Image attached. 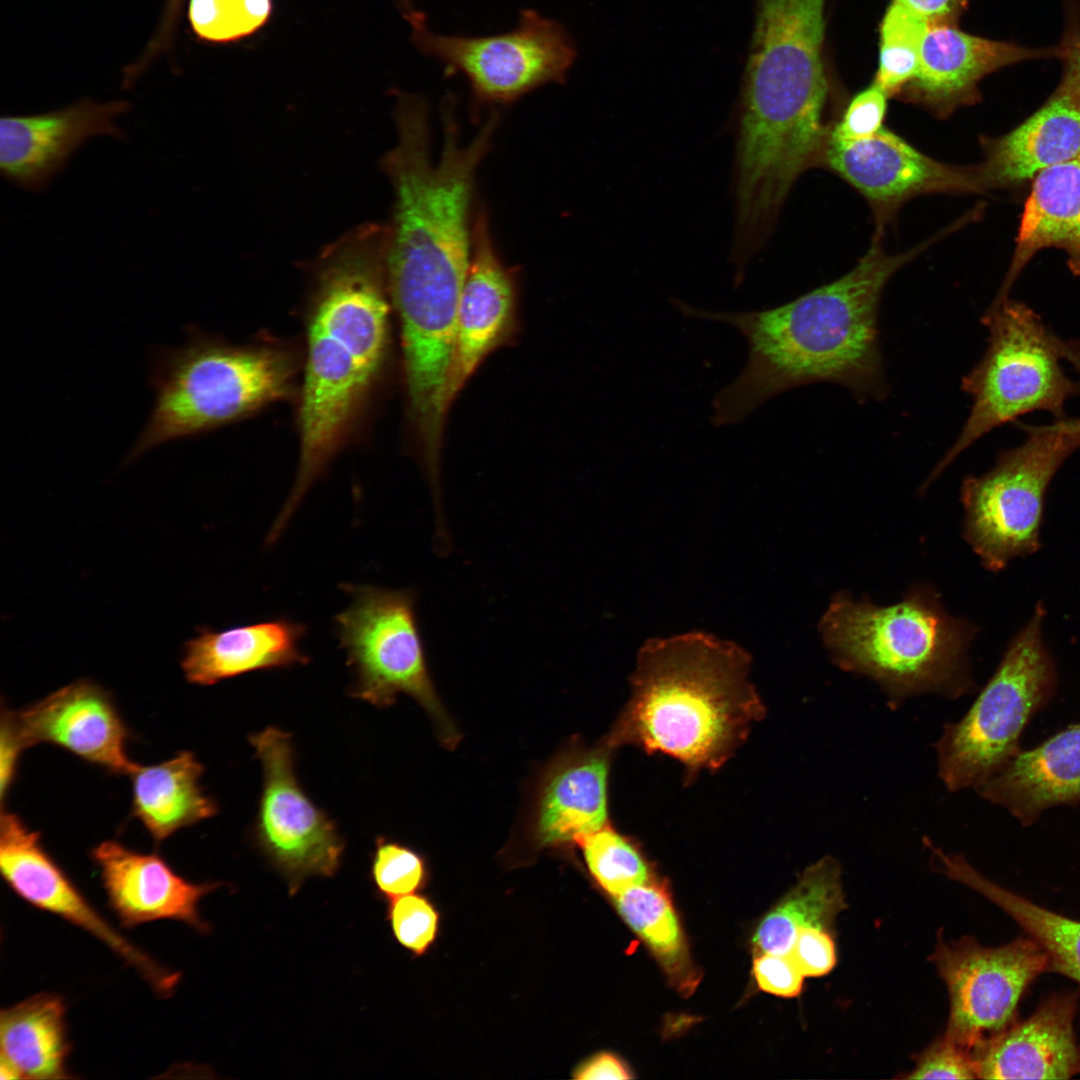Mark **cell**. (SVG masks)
Returning a JSON list of instances; mask_svg holds the SVG:
<instances>
[{"label": "cell", "instance_id": "42", "mask_svg": "<svg viewBox=\"0 0 1080 1080\" xmlns=\"http://www.w3.org/2000/svg\"><path fill=\"white\" fill-rule=\"evenodd\" d=\"M23 743L14 730L6 712L2 713L0 736V792L2 803L15 777Z\"/></svg>", "mask_w": 1080, "mask_h": 1080}, {"label": "cell", "instance_id": "36", "mask_svg": "<svg viewBox=\"0 0 1080 1080\" xmlns=\"http://www.w3.org/2000/svg\"><path fill=\"white\" fill-rule=\"evenodd\" d=\"M387 920L397 942L416 956L430 948L438 933L439 914L421 895L412 893L389 899Z\"/></svg>", "mask_w": 1080, "mask_h": 1080}, {"label": "cell", "instance_id": "32", "mask_svg": "<svg viewBox=\"0 0 1080 1080\" xmlns=\"http://www.w3.org/2000/svg\"><path fill=\"white\" fill-rule=\"evenodd\" d=\"M929 23L897 0L880 24L879 64L875 83L888 97L898 96L914 78Z\"/></svg>", "mask_w": 1080, "mask_h": 1080}, {"label": "cell", "instance_id": "3", "mask_svg": "<svg viewBox=\"0 0 1080 1080\" xmlns=\"http://www.w3.org/2000/svg\"><path fill=\"white\" fill-rule=\"evenodd\" d=\"M387 226L347 233L321 257L307 325L300 455L281 512L292 517L343 441L385 359Z\"/></svg>", "mask_w": 1080, "mask_h": 1080}, {"label": "cell", "instance_id": "22", "mask_svg": "<svg viewBox=\"0 0 1080 1080\" xmlns=\"http://www.w3.org/2000/svg\"><path fill=\"white\" fill-rule=\"evenodd\" d=\"M982 162L973 165L981 193L1016 189L1042 171L1080 154V94L1061 80L1043 105L1017 127L981 138Z\"/></svg>", "mask_w": 1080, "mask_h": 1080}, {"label": "cell", "instance_id": "5", "mask_svg": "<svg viewBox=\"0 0 1080 1080\" xmlns=\"http://www.w3.org/2000/svg\"><path fill=\"white\" fill-rule=\"evenodd\" d=\"M818 630L832 662L876 682L894 707L914 696L955 699L976 688L968 661L976 627L948 614L928 584L887 606L838 592Z\"/></svg>", "mask_w": 1080, "mask_h": 1080}, {"label": "cell", "instance_id": "8", "mask_svg": "<svg viewBox=\"0 0 1080 1080\" xmlns=\"http://www.w3.org/2000/svg\"><path fill=\"white\" fill-rule=\"evenodd\" d=\"M1042 602L1010 641L970 709L945 725L936 741L938 776L952 792L977 790L1020 751L1023 731L1057 688L1054 660L1043 641Z\"/></svg>", "mask_w": 1080, "mask_h": 1080}, {"label": "cell", "instance_id": "47", "mask_svg": "<svg viewBox=\"0 0 1080 1080\" xmlns=\"http://www.w3.org/2000/svg\"><path fill=\"white\" fill-rule=\"evenodd\" d=\"M394 1L409 24L425 18V16L415 8L413 0Z\"/></svg>", "mask_w": 1080, "mask_h": 1080}, {"label": "cell", "instance_id": "43", "mask_svg": "<svg viewBox=\"0 0 1080 1080\" xmlns=\"http://www.w3.org/2000/svg\"><path fill=\"white\" fill-rule=\"evenodd\" d=\"M923 17L929 25L955 24L966 0H897Z\"/></svg>", "mask_w": 1080, "mask_h": 1080}, {"label": "cell", "instance_id": "48", "mask_svg": "<svg viewBox=\"0 0 1080 1080\" xmlns=\"http://www.w3.org/2000/svg\"><path fill=\"white\" fill-rule=\"evenodd\" d=\"M741 104H743V103H741ZM743 105H748V106H758V107H771V108H780V109H786V110H793V111H798V112H803V113H810V114H824V113H811V112H804V111H799V110H794V109H789V108H781V107H774V106H760V105H749V104H743Z\"/></svg>", "mask_w": 1080, "mask_h": 1080}, {"label": "cell", "instance_id": "12", "mask_svg": "<svg viewBox=\"0 0 1080 1080\" xmlns=\"http://www.w3.org/2000/svg\"><path fill=\"white\" fill-rule=\"evenodd\" d=\"M249 741L263 771L254 840L293 895L310 876L332 877L345 844L335 823L302 790L291 736L267 727Z\"/></svg>", "mask_w": 1080, "mask_h": 1080}, {"label": "cell", "instance_id": "19", "mask_svg": "<svg viewBox=\"0 0 1080 1080\" xmlns=\"http://www.w3.org/2000/svg\"><path fill=\"white\" fill-rule=\"evenodd\" d=\"M1057 56L1056 49H1031L981 38L955 24L929 25L922 41L914 78L898 94L944 118L962 106L975 104L979 82L1005 66L1028 59Z\"/></svg>", "mask_w": 1080, "mask_h": 1080}, {"label": "cell", "instance_id": "45", "mask_svg": "<svg viewBox=\"0 0 1080 1080\" xmlns=\"http://www.w3.org/2000/svg\"><path fill=\"white\" fill-rule=\"evenodd\" d=\"M182 2L183 0H166L159 28L152 40L156 48L164 49L171 41Z\"/></svg>", "mask_w": 1080, "mask_h": 1080}, {"label": "cell", "instance_id": "9", "mask_svg": "<svg viewBox=\"0 0 1080 1080\" xmlns=\"http://www.w3.org/2000/svg\"><path fill=\"white\" fill-rule=\"evenodd\" d=\"M1019 427L1026 440L1001 451L986 473L967 476L960 490L963 537L992 572L1039 549L1047 488L1080 448V434L1067 416L1047 425Z\"/></svg>", "mask_w": 1080, "mask_h": 1080}, {"label": "cell", "instance_id": "35", "mask_svg": "<svg viewBox=\"0 0 1080 1080\" xmlns=\"http://www.w3.org/2000/svg\"><path fill=\"white\" fill-rule=\"evenodd\" d=\"M370 874L377 895L389 900L422 888L427 870L423 857L416 851L385 837H378Z\"/></svg>", "mask_w": 1080, "mask_h": 1080}, {"label": "cell", "instance_id": "4", "mask_svg": "<svg viewBox=\"0 0 1080 1080\" xmlns=\"http://www.w3.org/2000/svg\"><path fill=\"white\" fill-rule=\"evenodd\" d=\"M737 644L693 631L645 642L631 694L605 740L679 761L688 778L722 767L766 714Z\"/></svg>", "mask_w": 1080, "mask_h": 1080}, {"label": "cell", "instance_id": "41", "mask_svg": "<svg viewBox=\"0 0 1080 1080\" xmlns=\"http://www.w3.org/2000/svg\"><path fill=\"white\" fill-rule=\"evenodd\" d=\"M1062 59V80L1080 94V0H1071L1063 39L1057 47Z\"/></svg>", "mask_w": 1080, "mask_h": 1080}, {"label": "cell", "instance_id": "26", "mask_svg": "<svg viewBox=\"0 0 1080 1080\" xmlns=\"http://www.w3.org/2000/svg\"><path fill=\"white\" fill-rule=\"evenodd\" d=\"M1051 247L1065 251L1070 270L1080 276V154L1033 180L1012 261L995 299L1009 297L1029 260Z\"/></svg>", "mask_w": 1080, "mask_h": 1080}, {"label": "cell", "instance_id": "44", "mask_svg": "<svg viewBox=\"0 0 1080 1080\" xmlns=\"http://www.w3.org/2000/svg\"><path fill=\"white\" fill-rule=\"evenodd\" d=\"M574 1078L580 1080L629 1079L631 1075L625 1065L609 1053H601L579 1066Z\"/></svg>", "mask_w": 1080, "mask_h": 1080}, {"label": "cell", "instance_id": "14", "mask_svg": "<svg viewBox=\"0 0 1080 1080\" xmlns=\"http://www.w3.org/2000/svg\"><path fill=\"white\" fill-rule=\"evenodd\" d=\"M0 870L17 896L95 937L133 968L159 996L168 997L175 992L180 974L116 930L45 850L40 834L18 815L4 809L0 819Z\"/></svg>", "mask_w": 1080, "mask_h": 1080}, {"label": "cell", "instance_id": "40", "mask_svg": "<svg viewBox=\"0 0 1080 1080\" xmlns=\"http://www.w3.org/2000/svg\"><path fill=\"white\" fill-rule=\"evenodd\" d=\"M753 972L763 991L781 997L799 995L805 977L789 955L777 953H761L754 960Z\"/></svg>", "mask_w": 1080, "mask_h": 1080}, {"label": "cell", "instance_id": "34", "mask_svg": "<svg viewBox=\"0 0 1080 1080\" xmlns=\"http://www.w3.org/2000/svg\"><path fill=\"white\" fill-rule=\"evenodd\" d=\"M271 12L272 0H190L188 18L199 38L226 43L259 30Z\"/></svg>", "mask_w": 1080, "mask_h": 1080}, {"label": "cell", "instance_id": "33", "mask_svg": "<svg viewBox=\"0 0 1080 1080\" xmlns=\"http://www.w3.org/2000/svg\"><path fill=\"white\" fill-rule=\"evenodd\" d=\"M578 845L594 879L614 897L651 881L649 866L639 849L609 823L582 838Z\"/></svg>", "mask_w": 1080, "mask_h": 1080}, {"label": "cell", "instance_id": "28", "mask_svg": "<svg viewBox=\"0 0 1080 1080\" xmlns=\"http://www.w3.org/2000/svg\"><path fill=\"white\" fill-rule=\"evenodd\" d=\"M927 847L936 871L978 892L1001 908L1045 952L1050 971L1080 984V921L1046 909L996 884L961 855L947 853L932 842Z\"/></svg>", "mask_w": 1080, "mask_h": 1080}, {"label": "cell", "instance_id": "17", "mask_svg": "<svg viewBox=\"0 0 1080 1080\" xmlns=\"http://www.w3.org/2000/svg\"><path fill=\"white\" fill-rule=\"evenodd\" d=\"M516 315L515 278L496 252L486 212L479 211L472 225L471 257L445 389L447 412L484 359L511 337Z\"/></svg>", "mask_w": 1080, "mask_h": 1080}, {"label": "cell", "instance_id": "20", "mask_svg": "<svg viewBox=\"0 0 1080 1080\" xmlns=\"http://www.w3.org/2000/svg\"><path fill=\"white\" fill-rule=\"evenodd\" d=\"M92 858L109 903L123 926L173 920L200 933L210 930L199 905L221 882H191L159 855L140 853L114 840L98 844Z\"/></svg>", "mask_w": 1080, "mask_h": 1080}, {"label": "cell", "instance_id": "6", "mask_svg": "<svg viewBox=\"0 0 1080 1080\" xmlns=\"http://www.w3.org/2000/svg\"><path fill=\"white\" fill-rule=\"evenodd\" d=\"M294 368L286 352L231 346L190 328L185 345L156 354L151 374L155 403L129 461L286 397Z\"/></svg>", "mask_w": 1080, "mask_h": 1080}, {"label": "cell", "instance_id": "16", "mask_svg": "<svg viewBox=\"0 0 1080 1080\" xmlns=\"http://www.w3.org/2000/svg\"><path fill=\"white\" fill-rule=\"evenodd\" d=\"M24 747L65 749L111 773L130 775L128 730L111 696L90 680L70 683L22 711L6 712Z\"/></svg>", "mask_w": 1080, "mask_h": 1080}, {"label": "cell", "instance_id": "21", "mask_svg": "<svg viewBox=\"0 0 1080 1080\" xmlns=\"http://www.w3.org/2000/svg\"><path fill=\"white\" fill-rule=\"evenodd\" d=\"M1079 993L1042 1000L1023 1021H1013L973 1053L980 1079H1069L1080 1073L1074 1020Z\"/></svg>", "mask_w": 1080, "mask_h": 1080}, {"label": "cell", "instance_id": "39", "mask_svg": "<svg viewBox=\"0 0 1080 1080\" xmlns=\"http://www.w3.org/2000/svg\"><path fill=\"white\" fill-rule=\"evenodd\" d=\"M788 955L805 977L824 976L837 961L831 932L816 927L801 929Z\"/></svg>", "mask_w": 1080, "mask_h": 1080}, {"label": "cell", "instance_id": "31", "mask_svg": "<svg viewBox=\"0 0 1080 1080\" xmlns=\"http://www.w3.org/2000/svg\"><path fill=\"white\" fill-rule=\"evenodd\" d=\"M627 924L646 942L681 988L695 984L681 928L666 889L649 881L616 896Z\"/></svg>", "mask_w": 1080, "mask_h": 1080}, {"label": "cell", "instance_id": "13", "mask_svg": "<svg viewBox=\"0 0 1080 1080\" xmlns=\"http://www.w3.org/2000/svg\"><path fill=\"white\" fill-rule=\"evenodd\" d=\"M930 961L949 995L944 1035L972 1055L1015 1020L1027 988L1050 971L1047 955L1027 935L996 947L971 936L950 942L939 937Z\"/></svg>", "mask_w": 1080, "mask_h": 1080}, {"label": "cell", "instance_id": "27", "mask_svg": "<svg viewBox=\"0 0 1080 1080\" xmlns=\"http://www.w3.org/2000/svg\"><path fill=\"white\" fill-rule=\"evenodd\" d=\"M204 767L189 751L153 765L138 764L132 781V814L160 843L182 828L217 813L215 801L199 785Z\"/></svg>", "mask_w": 1080, "mask_h": 1080}, {"label": "cell", "instance_id": "46", "mask_svg": "<svg viewBox=\"0 0 1080 1080\" xmlns=\"http://www.w3.org/2000/svg\"><path fill=\"white\" fill-rule=\"evenodd\" d=\"M1057 347L1062 359L1066 360L1079 376L1080 386V337L1075 339L1064 340L1057 336ZM1069 422L1072 427L1080 434V417H1069Z\"/></svg>", "mask_w": 1080, "mask_h": 1080}, {"label": "cell", "instance_id": "25", "mask_svg": "<svg viewBox=\"0 0 1080 1080\" xmlns=\"http://www.w3.org/2000/svg\"><path fill=\"white\" fill-rule=\"evenodd\" d=\"M305 626L286 619L238 626L222 631L201 628L187 641L180 665L186 680L213 685L245 673L303 665L300 649Z\"/></svg>", "mask_w": 1080, "mask_h": 1080}, {"label": "cell", "instance_id": "38", "mask_svg": "<svg viewBox=\"0 0 1080 1080\" xmlns=\"http://www.w3.org/2000/svg\"><path fill=\"white\" fill-rule=\"evenodd\" d=\"M905 1078L975 1079L977 1074L972 1053L944 1035L920 1055Z\"/></svg>", "mask_w": 1080, "mask_h": 1080}, {"label": "cell", "instance_id": "7", "mask_svg": "<svg viewBox=\"0 0 1080 1080\" xmlns=\"http://www.w3.org/2000/svg\"><path fill=\"white\" fill-rule=\"evenodd\" d=\"M981 321L989 332L988 346L961 382L962 391L972 398L971 411L921 490L991 430L1037 410L1064 418L1066 401L1080 393L1078 381L1067 377L1060 365L1057 336L1032 308L1009 297L993 300Z\"/></svg>", "mask_w": 1080, "mask_h": 1080}, {"label": "cell", "instance_id": "37", "mask_svg": "<svg viewBox=\"0 0 1080 1080\" xmlns=\"http://www.w3.org/2000/svg\"><path fill=\"white\" fill-rule=\"evenodd\" d=\"M887 94L875 83L855 95L840 119L831 125L829 136L840 141L872 137L884 126Z\"/></svg>", "mask_w": 1080, "mask_h": 1080}, {"label": "cell", "instance_id": "24", "mask_svg": "<svg viewBox=\"0 0 1080 1080\" xmlns=\"http://www.w3.org/2000/svg\"><path fill=\"white\" fill-rule=\"evenodd\" d=\"M976 791L1024 827L1033 825L1047 809L1079 804L1080 722L1030 750L1020 749Z\"/></svg>", "mask_w": 1080, "mask_h": 1080}, {"label": "cell", "instance_id": "30", "mask_svg": "<svg viewBox=\"0 0 1080 1080\" xmlns=\"http://www.w3.org/2000/svg\"><path fill=\"white\" fill-rule=\"evenodd\" d=\"M847 908L841 865L824 856L801 874L797 883L758 926L753 944L760 953L788 955L797 933L807 927L831 929Z\"/></svg>", "mask_w": 1080, "mask_h": 1080}, {"label": "cell", "instance_id": "29", "mask_svg": "<svg viewBox=\"0 0 1080 1080\" xmlns=\"http://www.w3.org/2000/svg\"><path fill=\"white\" fill-rule=\"evenodd\" d=\"M66 1007L51 993H40L0 1014V1062L18 1079L69 1078Z\"/></svg>", "mask_w": 1080, "mask_h": 1080}, {"label": "cell", "instance_id": "15", "mask_svg": "<svg viewBox=\"0 0 1080 1080\" xmlns=\"http://www.w3.org/2000/svg\"><path fill=\"white\" fill-rule=\"evenodd\" d=\"M820 167L853 186L868 201L881 234L909 199L931 193H981L973 166L935 160L883 127L872 137L840 141L829 135Z\"/></svg>", "mask_w": 1080, "mask_h": 1080}, {"label": "cell", "instance_id": "1", "mask_svg": "<svg viewBox=\"0 0 1080 1080\" xmlns=\"http://www.w3.org/2000/svg\"><path fill=\"white\" fill-rule=\"evenodd\" d=\"M454 107L453 96H446L444 142L434 161L427 104L416 95H399L398 139L384 158L395 191L393 218L387 226L388 292L400 320L403 357L426 370L447 367L453 356L471 257L475 174L498 122L497 113H492L463 145Z\"/></svg>", "mask_w": 1080, "mask_h": 1080}, {"label": "cell", "instance_id": "2", "mask_svg": "<svg viewBox=\"0 0 1080 1080\" xmlns=\"http://www.w3.org/2000/svg\"><path fill=\"white\" fill-rule=\"evenodd\" d=\"M934 241L889 254L875 234L841 278L766 310L708 311L672 299L687 317L734 327L748 345L743 369L713 398L712 423H739L780 393L819 382L843 386L858 400L883 399L888 390L878 329L882 293L892 275Z\"/></svg>", "mask_w": 1080, "mask_h": 1080}, {"label": "cell", "instance_id": "10", "mask_svg": "<svg viewBox=\"0 0 1080 1080\" xmlns=\"http://www.w3.org/2000/svg\"><path fill=\"white\" fill-rule=\"evenodd\" d=\"M350 604L336 615L340 646L355 675L351 695L377 707L399 693L413 697L437 726L448 747L457 730L431 680L416 614V593L372 585H345Z\"/></svg>", "mask_w": 1080, "mask_h": 1080}, {"label": "cell", "instance_id": "18", "mask_svg": "<svg viewBox=\"0 0 1080 1080\" xmlns=\"http://www.w3.org/2000/svg\"><path fill=\"white\" fill-rule=\"evenodd\" d=\"M126 101L98 103L83 99L65 108L0 119V169L23 189L37 192L63 168L88 139L125 138L115 119L129 109Z\"/></svg>", "mask_w": 1080, "mask_h": 1080}, {"label": "cell", "instance_id": "11", "mask_svg": "<svg viewBox=\"0 0 1080 1080\" xmlns=\"http://www.w3.org/2000/svg\"><path fill=\"white\" fill-rule=\"evenodd\" d=\"M411 31L416 47L443 64L447 75L467 79L479 105H507L542 85L564 82L577 55L564 27L531 9L502 34H436L425 21Z\"/></svg>", "mask_w": 1080, "mask_h": 1080}, {"label": "cell", "instance_id": "23", "mask_svg": "<svg viewBox=\"0 0 1080 1080\" xmlns=\"http://www.w3.org/2000/svg\"><path fill=\"white\" fill-rule=\"evenodd\" d=\"M615 750L603 737L592 747L573 744L551 763L533 823L540 846L578 844L609 823L608 779Z\"/></svg>", "mask_w": 1080, "mask_h": 1080}]
</instances>
